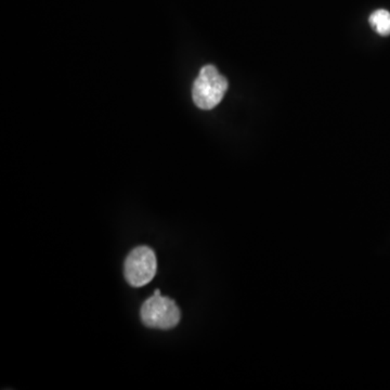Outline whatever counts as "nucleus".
Masks as SVG:
<instances>
[{
	"instance_id": "7ed1b4c3",
	"label": "nucleus",
	"mask_w": 390,
	"mask_h": 390,
	"mask_svg": "<svg viewBox=\"0 0 390 390\" xmlns=\"http://www.w3.org/2000/svg\"><path fill=\"white\" fill-rule=\"evenodd\" d=\"M158 270L155 253L148 247H138L125 260V279L134 288H142L153 280Z\"/></svg>"
},
{
	"instance_id": "f03ea898",
	"label": "nucleus",
	"mask_w": 390,
	"mask_h": 390,
	"mask_svg": "<svg viewBox=\"0 0 390 390\" xmlns=\"http://www.w3.org/2000/svg\"><path fill=\"white\" fill-rule=\"evenodd\" d=\"M227 89V78L218 72L214 65H206L201 70L193 84V101L200 109H214L223 100Z\"/></svg>"
},
{
	"instance_id": "20e7f679",
	"label": "nucleus",
	"mask_w": 390,
	"mask_h": 390,
	"mask_svg": "<svg viewBox=\"0 0 390 390\" xmlns=\"http://www.w3.org/2000/svg\"><path fill=\"white\" fill-rule=\"evenodd\" d=\"M369 22L372 28L379 35L384 37L390 35V12L387 10L374 11L370 16Z\"/></svg>"
},
{
	"instance_id": "f257e3e1",
	"label": "nucleus",
	"mask_w": 390,
	"mask_h": 390,
	"mask_svg": "<svg viewBox=\"0 0 390 390\" xmlns=\"http://www.w3.org/2000/svg\"><path fill=\"white\" fill-rule=\"evenodd\" d=\"M140 317L148 328L167 331L179 324L182 312L174 300L160 295V290H155L154 295L142 305Z\"/></svg>"
}]
</instances>
